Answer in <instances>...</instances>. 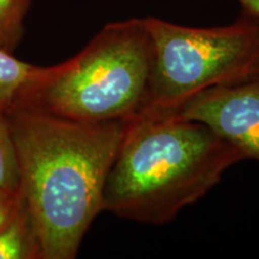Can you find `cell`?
I'll return each instance as SVG.
<instances>
[{"instance_id":"1","label":"cell","mask_w":259,"mask_h":259,"mask_svg":"<svg viewBox=\"0 0 259 259\" xmlns=\"http://www.w3.org/2000/svg\"><path fill=\"white\" fill-rule=\"evenodd\" d=\"M6 116L41 259L76 258L103 211V190L125 122H83L22 108Z\"/></svg>"},{"instance_id":"2","label":"cell","mask_w":259,"mask_h":259,"mask_svg":"<svg viewBox=\"0 0 259 259\" xmlns=\"http://www.w3.org/2000/svg\"><path fill=\"white\" fill-rule=\"evenodd\" d=\"M244 160L241 150L198 121L136 118L125 122L103 190V211L142 225H167Z\"/></svg>"},{"instance_id":"3","label":"cell","mask_w":259,"mask_h":259,"mask_svg":"<svg viewBox=\"0 0 259 259\" xmlns=\"http://www.w3.org/2000/svg\"><path fill=\"white\" fill-rule=\"evenodd\" d=\"M154 65L144 18L113 22L74 57L45 66L14 109L83 122L130 121L147 106Z\"/></svg>"},{"instance_id":"4","label":"cell","mask_w":259,"mask_h":259,"mask_svg":"<svg viewBox=\"0 0 259 259\" xmlns=\"http://www.w3.org/2000/svg\"><path fill=\"white\" fill-rule=\"evenodd\" d=\"M144 22L154 42L155 65L148 103L137 118L171 114L204 90L259 77L258 18L244 14L234 23L213 28L156 17Z\"/></svg>"},{"instance_id":"5","label":"cell","mask_w":259,"mask_h":259,"mask_svg":"<svg viewBox=\"0 0 259 259\" xmlns=\"http://www.w3.org/2000/svg\"><path fill=\"white\" fill-rule=\"evenodd\" d=\"M164 116L204 124L241 150L246 160L259 162V77L204 90Z\"/></svg>"},{"instance_id":"6","label":"cell","mask_w":259,"mask_h":259,"mask_svg":"<svg viewBox=\"0 0 259 259\" xmlns=\"http://www.w3.org/2000/svg\"><path fill=\"white\" fill-rule=\"evenodd\" d=\"M0 259H41L36 231L22 192L14 215L0 231Z\"/></svg>"},{"instance_id":"7","label":"cell","mask_w":259,"mask_h":259,"mask_svg":"<svg viewBox=\"0 0 259 259\" xmlns=\"http://www.w3.org/2000/svg\"><path fill=\"white\" fill-rule=\"evenodd\" d=\"M42 70L44 66L25 63L0 50V113L6 114L15 108Z\"/></svg>"},{"instance_id":"8","label":"cell","mask_w":259,"mask_h":259,"mask_svg":"<svg viewBox=\"0 0 259 259\" xmlns=\"http://www.w3.org/2000/svg\"><path fill=\"white\" fill-rule=\"evenodd\" d=\"M0 191L9 193L21 191L17 151L8 116L4 113H0Z\"/></svg>"},{"instance_id":"9","label":"cell","mask_w":259,"mask_h":259,"mask_svg":"<svg viewBox=\"0 0 259 259\" xmlns=\"http://www.w3.org/2000/svg\"><path fill=\"white\" fill-rule=\"evenodd\" d=\"M31 0H0V50L17 47L24 32V18Z\"/></svg>"},{"instance_id":"10","label":"cell","mask_w":259,"mask_h":259,"mask_svg":"<svg viewBox=\"0 0 259 259\" xmlns=\"http://www.w3.org/2000/svg\"><path fill=\"white\" fill-rule=\"evenodd\" d=\"M21 196V191L18 193H9L0 191V231L6 226L10 219L14 215Z\"/></svg>"},{"instance_id":"11","label":"cell","mask_w":259,"mask_h":259,"mask_svg":"<svg viewBox=\"0 0 259 259\" xmlns=\"http://www.w3.org/2000/svg\"><path fill=\"white\" fill-rule=\"evenodd\" d=\"M240 3L244 14L259 19V0H238Z\"/></svg>"}]
</instances>
